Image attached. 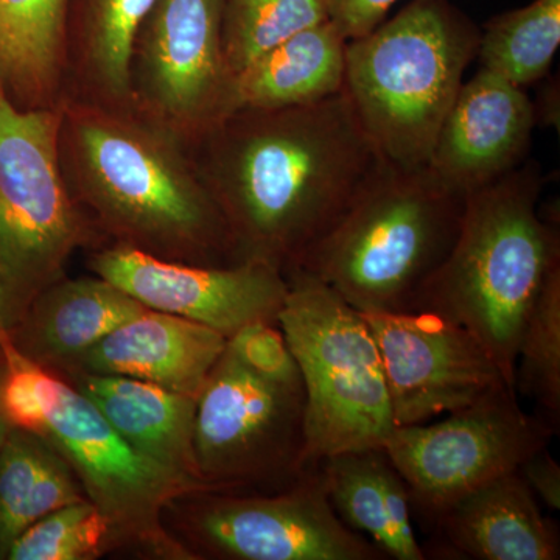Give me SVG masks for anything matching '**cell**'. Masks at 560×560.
<instances>
[{
	"instance_id": "1",
	"label": "cell",
	"mask_w": 560,
	"mask_h": 560,
	"mask_svg": "<svg viewBox=\"0 0 560 560\" xmlns=\"http://www.w3.org/2000/svg\"><path fill=\"white\" fill-rule=\"evenodd\" d=\"M238 261L283 275L381 171L345 88L311 105L231 110L190 147Z\"/></svg>"
},
{
	"instance_id": "2",
	"label": "cell",
	"mask_w": 560,
	"mask_h": 560,
	"mask_svg": "<svg viewBox=\"0 0 560 560\" xmlns=\"http://www.w3.org/2000/svg\"><path fill=\"white\" fill-rule=\"evenodd\" d=\"M58 160L92 235L165 260L241 264L189 147L136 110L66 101Z\"/></svg>"
},
{
	"instance_id": "3",
	"label": "cell",
	"mask_w": 560,
	"mask_h": 560,
	"mask_svg": "<svg viewBox=\"0 0 560 560\" xmlns=\"http://www.w3.org/2000/svg\"><path fill=\"white\" fill-rule=\"evenodd\" d=\"M544 187L539 162L526 160L467 195L455 245L419 302L469 330L512 388L523 327L560 265L559 224L539 212Z\"/></svg>"
},
{
	"instance_id": "4",
	"label": "cell",
	"mask_w": 560,
	"mask_h": 560,
	"mask_svg": "<svg viewBox=\"0 0 560 560\" xmlns=\"http://www.w3.org/2000/svg\"><path fill=\"white\" fill-rule=\"evenodd\" d=\"M464 206L466 197L429 165L408 171L383 162L296 270L361 313L418 312L423 289L455 245Z\"/></svg>"
},
{
	"instance_id": "5",
	"label": "cell",
	"mask_w": 560,
	"mask_h": 560,
	"mask_svg": "<svg viewBox=\"0 0 560 560\" xmlns=\"http://www.w3.org/2000/svg\"><path fill=\"white\" fill-rule=\"evenodd\" d=\"M478 44L480 28L451 0H411L348 40L345 91L383 161L429 165Z\"/></svg>"
},
{
	"instance_id": "6",
	"label": "cell",
	"mask_w": 560,
	"mask_h": 560,
	"mask_svg": "<svg viewBox=\"0 0 560 560\" xmlns=\"http://www.w3.org/2000/svg\"><path fill=\"white\" fill-rule=\"evenodd\" d=\"M279 327L305 393L304 464L383 447L396 429L385 371L363 313L305 271H291Z\"/></svg>"
},
{
	"instance_id": "7",
	"label": "cell",
	"mask_w": 560,
	"mask_h": 560,
	"mask_svg": "<svg viewBox=\"0 0 560 560\" xmlns=\"http://www.w3.org/2000/svg\"><path fill=\"white\" fill-rule=\"evenodd\" d=\"M61 108L21 109L0 84V331L65 278L92 232L70 198L58 160Z\"/></svg>"
},
{
	"instance_id": "8",
	"label": "cell",
	"mask_w": 560,
	"mask_h": 560,
	"mask_svg": "<svg viewBox=\"0 0 560 560\" xmlns=\"http://www.w3.org/2000/svg\"><path fill=\"white\" fill-rule=\"evenodd\" d=\"M559 430L523 410L501 385L436 423L396 427L383 448L407 485L411 508L430 523L471 490L517 470Z\"/></svg>"
},
{
	"instance_id": "9",
	"label": "cell",
	"mask_w": 560,
	"mask_h": 560,
	"mask_svg": "<svg viewBox=\"0 0 560 560\" xmlns=\"http://www.w3.org/2000/svg\"><path fill=\"white\" fill-rule=\"evenodd\" d=\"M302 385L261 378L224 349L197 397L194 452L210 489L301 477L304 464Z\"/></svg>"
},
{
	"instance_id": "10",
	"label": "cell",
	"mask_w": 560,
	"mask_h": 560,
	"mask_svg": "<svg viewBox=\"0 0 560 560\" xmlns=\"http://www.w3.org/2000/svg\"><path fill=\"white\" fill-rule=\"evenodd\" d=\"M224 2L156 0L132 43V110L189 149L232 110Z\"/></svg>"
},
{
	"instance_id": "11",
	"label": "cell",
	"mask_w": 560,
	"mask_h": 560,
	"mask_svg": "<svg viewBox=\"0 0 560 560\" xmlns=\"http://www.w3.org/2000/svg\"><path fill=\"white\" fill-rule=\"evenodd\" d=\"M189 514L191 537L234 560H388L338 517L319 466L271 495L210 493Z\"/></svg>"
},
{
	"instance_id": "12",
	"label": "cell",
	"mask_w": 560,
	"mask_h": 560,
	"mask_svg": "<svg viewBox=\"0 0 560 560\" xmlns=\"http://www.w3.org/2000/svg\"><path fill=\"white\" fill-rule=\"evenodd\" d=\"M40 438L60 453L80 478L86 499L125 541L135 539L165 555L189 558L162 529L161 512L178 497L210 490L208 486L135 451L86 396L65 382Z\"/></svg>"
},
{
	"instance_id": "13",
	"label": "cell",
	"mask_w": 560,
	"mask_h": 560,
	"mask_svg": "<svg viewBox=\"0 0 560 560\" xmlns=\"http://www.w3.org/2000/svg\"><path fill=\"white\" fill-rule=\"evenodd\" d=\"M363 316L381 352L396 427L422 425L508 385L485 346L445 316L429 311Z\"/></svg>"
},
{
	"instance_id": "14",
	"label": "cell",
	"mask_w": 560,
	"mask_h": 560,
	"mask_svg": "<svg viewBox=\"0 0 560 560\" xmlns=\"http://www.w3.org/2000/svg\"><path fill=\"white\" fill-rule=\"evenodd\" d=\"M91 271L150 311L194 320L230 338L246 324H279L289 280L264 261L195 265L124 245L92 254Z\"/></svg>"
},
{
	"instance_id": "15",
	"label": "cell",
	"mask_w": 560,
	"mask_h": 560,
	"mask_svg": "<svg viewBox=\"0 0 560 560\" xmlns=\"http://www.w3.org/2000/svg\"><path fill=\"white\" fill-rule=\"evenodd\" d=\"M534 130L533 101L525 90L480 69L460 86L429 167L467 197L521 167L528 160Z\"/></svg>"
},
{
	"instance_id": "16",
	"label": "cell",
	"mask_w": 560,
	"mask_h": 560,
	"mask_svg": "<svg viewBox=\"0 0 560 560\" xmlns=\"http://www.w3.org/2000/svg\"><path fill=\"white\" fill-rule=\"evenodd\" d=\"M425 558L558 560V522L545 517L518 470L471 490L429 523Z\"/></svg>"
},
{
	"instance_id": "17",
	"label": "cell",
	"mask_w": 560,
	"mask_h": 560,
	"mask_svg": "<svg viewBox=\"0 0 560 560\" xmlns=\"http://www.w3.org/2000/svg\"><path fill=\"white\" fill-rule=\"evenodd\" d=\"M228 338L194 320L140 312L79 357L68 370L124 375L198 397Z\"/></svg>"
},
{
	"instance_id": "18",
	"label": "cell",
	"mask_w": 560,
	"mask_h": 560,
	"mask_svg": "<svg viewBox=\"0 0 560 560\" xmlns=\"http://www.w3.org/2000/svg\"><path fill=\"white\" fill-rule=\"evenodd\" d=\"M154 3L156 0H68L65 102L132 109V43Z\"/></svg>"
},
{
	"instance_id": "19",
	"label": "cell",
	"mask_w": 560,
	"mask_h": 560,
	"mask_svg": "<svg viewBox=\"0 0 560 560\" xmlns=\"http://www.w3.org/2000/svg\"><path fill=\"white\" fill-rule=\"evenodd\" d=\"M145 308L98 276L62 278L44 290L5 335L22 355L40 366L69 368L92 346Z\"/></svg>"
},
{
	"instance_id": "20",
	"label": "cell",
	"mask_w": 560,
	"mask_h": 560,
	"mask_svg": "<svg viewBox=\"0 0 560 560\" xmlns=\"http://www.w3.org/2000/svg\"><path fill=\"white\" fill-rule=\"evenodd\" d=\"M77 389L135 451L208 486L198 471L194 452L197 397L124 375L77 372Z\"/></svg>"
},
{
	"instance_id": "21",
	"label": "cell",
	"mask_w": 560,
	"mask_h": 560,
	"mask_svg": "<svg viewBox=\"0 0 560 560\" xmlns=\"http://www.w3.org/2000/svg\"><path fill=\"white\" fill-rule=\"evenodd\" d=\"M346 44L334 21L315 25L268 50L232 84V110L311 105L345 88Z\"/></svg>"
},
{
	"instance_id": "22",
	"label": "cell",
	"mask_w": 560,
	"mask_h": 560,
	"mask_svg": "<svg viewBox=\"0 0 560 560\" xmlns=\"http://www.w3.org/2000/svg\"><path fill=\"white\" fill-rule=\"evenodd\" d=\"M84 500L69 464L49 442L11 429L0 445V559L33 523Z\"/></svg>"
},
{
	"instance_id": "23",
	"label": "cell",
	"mask_w": 560,
	"mask_h": 560,
	"mask_svg": "<svg viewBox=\"0 0 560 560\" xmlns=\"http://www.w3.org/2000/svg\"><path fill=\"white\" fill-rule=\"evenodd\" d=\"M68 0H0V83L18 101H39L65 77Z\"/></svg>"
},
{
	"instance_id": "24",
	"label": "cell",
	"mask_w": 560,
	"mask_h": 560,
	"mask_svg": "<svg viewBox=\"0 0 560 560\" xmlns=\"http://www.w3.org/2000/svg\"><path fill=\"white\" fill-rule=\"evenodd\" d=\"M560 46V0H533L501 13L480 28V69L515 86L547 79Z\"/></svg>"
},
{
	"instance_id": "25",
	"label": "cell",
	"mask_w": 560,
	"mask_h": 560,
	"mask_svg": "<svg viewBox=\"0 0 560 560\" xmlns=\"http://www.w3.org/2000/svg\"><path fill=\"white\" fill-rule=\"evenodd\" d=\"M330 21V0H226L223 49L232 80L298 33Z\"/></svg>"
},
{
	"instance_id": "26",
	"label": "cell",
	"mask_w": 560,
	"mask_h": 560,
	"mask_svg": "<svg viewBox=\"0 0 560 560\" xmlns=\"http://www.w3.org/2000/svg\"><path fill=\"white\" fill-rule=\"evenodd\" d=\"M385 448L345 452L318 464L330 504L350 529L370 539L386 556L396 560L397 548L386 514L382 488Z\"/></svg>"
},
{
	"instance_id": "27",
	"label": "cell",
	"mask_w": 560,
	"mask_h": 560,
	"mask_svg": "<svg viewBox=\"0 0 560 560\" xmlns=\"http://www.w3.org/2000/svg\"><path fill=\"white\" fill-rule=\"evenodd\" d=\"M514 388L528 397L537 415L559 430L560 423V265L548 276L534 302L515 361Z\"/></svg>"
},
{
	"instance_id": "28",
	"label": "cell",
	"mask_w": 560,
	"mask_h": 560,
	"mask_svg": "<svg viewBox=\"0 0 560 560\" xmlns=\"http://www.w3.org/2000/svg\"><path fill=\"white\" fill-rule=\"evenodd\" d=\"M120 530L90 500L69 504L33 523L11 544L9 560H84L102 556Z\"/></svg>"
},
{
	"instance_id": "29",
	"label": "cell",
	"mask_w": 560,
	"mask_h": 560,
	"mask_svg": "<svg viewBox=\"0 0 560 560\" xmlns=\"http://www.w3.org/2000/svg\"><path fill=\"white\" fill-rule=\"evenodd\" d=\"M3 361L0 408L10 429L43 436L60 397L62 381L49 368L22 355L5 334L0 331Z\"/></svg>"
},
{
	"instance_id": "30",
	"label": "cell",
	"mask_w": 560,
	"mask_h": 560,
	"mask_svg": "<svg viewBox=\"0 0 560 560\" xmlns=\"http://www.w3.org/2000/svg\"><path fill=\"white\" fill-rule=\"evenodd\" d=\"M226 350L261 378L280 385H302L300 366L279 324H246L228 338Z\"/></svg>"
},
{
	"instance_id": "31",
	"label": "cell",
	"mask_w": 560,
	"mask_h": 560,
	"mask_svg": "<svg viewBox=\"0 0 560 560\" xmlns=\"http://www.w3.org/2000/svg\"><path fill=\"white\" fill-rule=\"evenodd\" d=\"M397 0H330V20L346 39L359 38L385 21Z\"/></svg>"
},
{
	"instance_id": "32",
	"label": "cell",
	"mask_w": 560,
	"mask_h": 560,
	"mask_svg": "<svg viewBox=\"0 0 560 560\" xmlns=\"http://www.w3.org/2000/svg\"><path fill=\"white\" fill-rule=\"evenodd\" d=\"M517 470L537 501H541L548 510H560V464L548 447L523 460Z\"/></svg>"
},
{
	"instance_id": "33",
	"label": "cell",
	"mask_w": 560,
	"mask_h": 560,
	"mask_svg": "<svg viewBox=\"0 0 560 560\" xmlns=\"http://www.w3.org/2000/svg\"><path fill=\"white\" fill-rule=\"evenodd\" d=\"M545 83L541 86L537 101L533 102L534 119H536V127L555 128L559 130L560 127V88L559 79L555 77H547L544 79Z\"/></svg>"
},
{
	"instance_id": "34",
	"label": "cell",
	"mask_w": 560,
	"mask_h": 560,
	"mask_svg": "<svg viewBox=\"0 0 560 560\" xmlns=\"http://www.w3.org/2000/svg\"><path fill=\"white\" fill-rule=\"evenodd\" d=\"M2 375H3V361L2 357H0V383H2ZM9 422H7L5 418H3L2 408H0V445H2V442L5 441L7 434H9L10 431Z\"/></svg>"
}]
</instances>
